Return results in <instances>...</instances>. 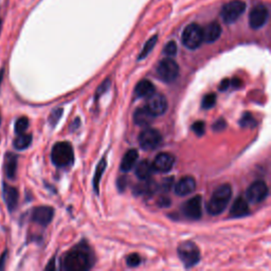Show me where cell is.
<instances>
[{
	"mask_svg": "<svg viewBox=\"0 0 271 271\" xmlns=\"http://www.w3.org/2000/svg\"><path fill=\"white\" fill-rule=\"evenodd\" d=\"M93 253L86 244H80L71 249L65 256L64 267L70 271H83L92 267Z\"/></svg>",
	"mask_w": 271,
	"mask_h": 271,
	"instance_id": "cell-1",
	"label": "cell"
},
{
	"mask_svg": "<svg viewBox=\"0 0 271 271\" xmlns=\"http://www.w3.org/2000/svg\"><path fill=\"white\" fill-rule=\"evenodd\" d=\"M232 195V189L229 184H223L214 191L207 204V211L211 215H219L228 207Z\"/></svg>",
	"mask_w": 271,
	"mask_h": 271,
	"instance_id": "cell-2",
	"label": "cell"
},
{
	"mask_svg": "<svg viewBox=\"0 0 271 271\" xmlns=\"http://www.w3.org/2000/svg\"><path fill=\"white\" fill-rule=\"evenodd\" d=\"M51 159L53 164L59 167H66L71 165L75 160L72 146L68 142H59L52 149Z\"/></svg>",
	"mask_w": 271,
	"mask_h": 271,
	"instance_id": "cell-3",
	"label": "cell"
},
{
	"mask_svg": "<svg viewBox=\"0 0 271 271\" xmlns=\"http://www.w3.org/2000/svg\"><path fill=\"white\" fill-rule=\"evenodd\" d=\"M204 41L203 28L197 23H191L185 28L182 33V44L190 50L201 47Z\"/></svg>",
	"mask_w": 271,
	"mask_h": 271,
	"instance_id": "cell-4",
	"label": "cell"
},
{
	"mask_svg": "<svg viewBox=\"0 0 271 271\" xmlns=\"http://www.w3.org/2000/svg\"><path fill=\"white\" fill-rule=\"evenodd\" d=\"M178 256L185 267H193L201 260V252L192 241H184L178 247Z\"/></svg>",
	"mask_w": 271,
	"mask_h": 271,
	"instance_id": "cell-5",
	"label": "cell"
},
{
	"mask_svg": "<svg viewBox=\"0 0 271 271\" xmlns=\"http://www.w3.org/2000/svg\"><path fill=\"white\" fill-rule=\"evenodd\" d=\"M246 10V4L241 0H232L221 9V18L226 23L235 22Z\"/></svg>",
	"mask_w": 271,
	"mask_h": 271,
	"instance_id": "cell-6",
	"label": "cell"
},
{
	"mask_svg": "<svg viewBox=\"0 0 271 271\" xmlns=\"http://www.w3.org/2000/svg\"><path fill=\"white\" fill-rule=\"evenodd\" d=\"M157 75L163 82L172 83L178 78L179 66L174 60L165 59L161 61L157 67Z\"/></svg>",
	"mask_w": 271,
	"mask_h": 271,
	"instance_id": "cell-7",
	"label": "cell"
},
{
	"mask_svg": "<svg viewBox=\"0 0 271 271\" xmlns=\"http://www.w3.org/2000/svg\"><path fill=\"white\" fill-rule=\"evenodd\" d=\"M161 134L154 128H145L139 136V144L142 150L154 151L161 144Z\"/></svg>",
	"mask_w": 271,
	"mask_h": 271,
	"instance_id": "cell-8",
	"label": "cell"
},
{
	"mask_svg": "<svg viewBox=\"0 0 271 271\" xmlns=\"http://www.w3.org/2000/svg\"><path fill=\"white\" fill-rule=\"evenodd\" d=\"M269 11L265 5H255L249 13V24L252 29H260L267 22Z\"/></svg>",
	"mask_w": 271,
	"mask_h": 271,
	"instance_id": "cell-9",
	"label": "cell"
},
{
	"mask_svg": "<svg viewBox=\"0 0 271 271\" xmlns=\"http://www.w3.org/2000/svg\"><path fill=\"white\" fill-rule=\"evenodd\" d=\"M269 193L267 184L264 181H255L248 188L246 197L252 204H260L267 198Z\"/></svg>",
	"mask_w": 271,
	"mask_h": 271,
	"instance_id": "cell-10",
	"label": "cell"
},
{
	"mask_svg": "<svg viewBox=\"0 0 271 271\" xmlns=\"http://www.w3.org/2000/svg\"><path fill=\"white\" fill-rule=\"evenodd\" d=\"M182 212L185 216L193 220L201 219L203 216V199L201 196H195L185 202L182 206Z\"/></svg>",
	"mask_w": 271,
	"mask_h": 271,
	"instance_id": "cell-11",
	"label": "cell"
},
{
	"mask_svg": "<svg viewBox=\"0 0 271 271\" xmlns=\"http://www.w3.org/2000/svg\"><path fill=\"white\" fill-rule=\"evenodd\" d=\"M147 97L149 98H147L146 107L155 117L161 116L163 113H165L167 109V100L163 94L153 93Z\"/></svg>",
	"mask_w": 271,
	"mask_h": 271,
	"instance_id": "cell-12",
	"label": "cell"
},
{
	"mask_svg": "<svg viewBox=\"0 0 271 271\" xmlns=\"http://www.w3.org/2000/svg\"><path fill=\"white\" fill-rule=\"evenodd\" d=\"M175 164V158L167 153H161L156 157L153 161V169L157 173H167L173 168Z\"/></svg>",
	"mask_w": 271,
	"mask_h": 271,
	"instance_id": "cell-13",
	"label": "cell"
},
{
	"mask_svg": "<svg viewBox=\"0 0 271 271\" xmlns=\"http://www.w3.org/2000/svg\"><path fill=\"white\" fill-rule=\"evenodd\" d=\"M54 216V210L51 207H37L33 210L32 219L40 226H48Z\"/></svg>",
	"mask_w": 271,
	"mask_h": 271,
	"instance_id": "cell-14",
	"label": "cell"
},
{
	"mask_svg": "<svg viewBox=\"0 0 271 271\" xmlns=\"http://www.w3.org/2000/svg\"><path fill=\"white\" fill-rule=\"evenodd\" d=\"M196 189V181L193 177L187 176L181 178L175 185V193L178 196H187Z\"/></svg>",
	"mask_w": 271,
	"mask_h": 271,
	"instance_id": "cell-15",
	"label": "cell"
},
{
	"mask_svg": "<svg viewBox=\"0 0 271 271\" xmlns=\"http://www.w3.org/2000/svg\"><path fill=\"white\" fill-rule=\"evenodd\" d=\"M155 116L147 107H140L134 113V122L140 127H149L154 122Z\"/></svg>",
	"mask_w": 271,
	"mask_h": 271,
	"instance_id": "cell-16",
	"label": "cell"
},
{
	"mask_svg": "<svg viewBox=\"0 0 271 271\" xmlns=\"http://www.w3.org/2000/svg\"><path fill=\"white\" fill-rule=\"evenodd\" d=\"M221 35V27L218 22H211L209 23L205 29H203V36L204 41L211 44V42L216 41Z\"/></svg>",
	"mask_w": 271,
	"mask_h": 271,
	"instance_id": "cell-17",
	"label": "cell"
},
{
	"mask_svg": "<svg viewBox=\"0 0 271 271\" xmlns=\"http://www.w3.org/2000/svg\"><path fill=\"white\" fill-rule=\"evenodd\" d=\"M4 198L7 204L8 209L12 212L16 209L18 204V191L11 187V185L5 183L4 184Z\"/></svg>",
	"mask_w": 271,
	"mask_h": 271,
	"instance_id": "cell-18",
	"label": "cell"
},
{
	"mask_svg": "<svg viewBox=\"0 0 271 271\" xmlns=\"http://www.w3.org/2000/svg\"><path fill=\"white\" fill-rule=\"evenodd\" d=\"M232 217H244L249 214V205L245 198L238 197L232 205L230 210Z\"/></svg>",
	"mask_w": 271,
	"mask_h": 271,
	"instance_id": "cell-19",
	"label": "cell"
},
{
	"mask_svg": "<svg viewBox=\"0 0 271 271\" xmlns=\"http://www.w3.org/2000/svg\"><path fill=\"white\" fill-rule=\"evenodd\" d=\"M138 158H139V154L136 150H130L128 152H126L121 161L120 169L124 173L130 172V170H132L137 164Z\"/></svg>",
	"mask_w": 271,
	"mask_h": 271,
	"instance_id": "cell-20",
	"label": "cell"
},
{
	"mask_svg": "<svg viewBox=\"0 0 271 271\" xmlns=\"http://www.w3.org/2000/svg\"><path fill=\"white\" fill-rule=\"evenodd\" d=\"M17 169V156L8 153L5 157V173L9 179H14Z\"/></svg>",
	"mask_w": 271,
	"mask_h": 271,
	"instance_id": "cell-21",
	"label": "cell"
},
{
	"mask_svg": "<svg viewBox=\"0 0 271 271\" xmlns=\"http://www.w3.org/2000/svg\"><path fill=\"white\" fill-rule=\"evenodd\" d=\"M135 174L140 180H147L152 176L154 169L150 161L143 160L135 165Z\"/></svg>",
	"mask_w": 271,
	"mask_h": 271,
	"instance_id": "cell-22",
	"label": "cell"
},
{
	"mask_svg": "<svg viewBox=\"0 0 271 271\" xmlns=\"http://www.w3.org/2000/svg\"><path fill=\"white\" fill-rule=\"evenodd\" d=\"M155 92V86L149 80H142L135 88V95L137 97H147Z\"/></svg>",
	"mask_w": 271,
	"mask_h": 271,
	"instance_id": "cell-23",
	"label": "cell"
},
{
	"mask_svg": "<svg viewBox=\"0 0 271 271\" xmlns=\"http://www.w3.org/2000/svg\"><path fill=\"white\" fill-rule=\"evenodd\" d=\"M144 182L137 185V188L135 190V193L138 195H153L157 190H158V185H157L154 181H149L143 180Z\"/></svg>",
	"mask_w": 271,
	"mask_h": 271,
	"instance_id": "cell-24",
	"label": "cell"
},
{
	"mask_svg": "<svg viewBox=\"0 0 271 271\" xmlns=\"http://www.w3.org/2000/svg\"><path fill=\"white\" fill-rule=\"evenodd\" d=\"M32 143V136L27 134H20L18 135L15 140H14V147L17 151H23L29 147Z\"/></svg>",
	"mask_w": 271,
	"mask_h": 271,
	"instance_id": "cell-25",
	"label": "cell"
},
{
	"mask_svg": "<svg viewBox=\"0 0 271 271\" xmlns=\"http://www.w3.org/2000/svg\"><path fill=\"white\" fill-rule=\"evenodd\" d=\"M106 168V160L102 159L100 161L98 165L96 166V170H95V175L93 178V188L95 190L96 193H98V187H100V181H101L102 175L104 174V170Z\"/></svg>",
	"mask_w": 271,
	"mask_h": 271,
	"instance_id": "cell-26",
	"label": "cell"
},
{
	"mask_svg": "<svg viewBox=\"0 0 271 271\" xmlns=\"http://www.w3.org/2000/svg\"><path fill=\"white\" fill-rule=\"evenodd\" d=\"M157 38H158V36L155 35V36L151 37V38H150V39L146 41V44L144 45L143 49H142V51H141V53H140V55H139V61H141V60L145 59L146 56H147V55L151 53V51H153L154 47L156 46Z\"/></svg>",
	"mask_w": 271,
	"mask_h": 271,
	"instance_id": "cell-27",
	"label": "cell"
},
{
	"mask_svg": "<svg viewBox=\"0 0 271 271\" xmlns=\"http://www.w3.org/2000/svg\"><path fill=\"white\" fill-rule=\"evenodd\" d=\"M28 127H29V120L26 117H21L15 123V133L17 135L23 134L28 130Z\"/></svg>",
	"mask_w": 271,
	"mask_h": 271,
	"instance_id": "cell-28",
	"label": "cell"
},
{
	"mask_svg": "<svg viewBox=\"0 0 271 271\" xmlns=\"http://www.w3.org/2000/svg\"><path fill=\"white\" fill-rule=\"evenodd\" d=\"M239 124H240L241 127H246V128L251 127L252 128V127L255 126L256 123H255V119L252 117L251 113L247 112V113H245L244 116L241 117V119L239 121Z\"/></svg>",
	"mask_w": 271,
	"mask_h": 271,
	"instance_id": "cell-29",
	"label": "cell"
},
{
	"mask_svg": "<svg viewBox=\"0 0 271 271\" xmlns=\"http://www.w3.org/2000/svg\"><path fill=\"white\" fill-rule=\"evenodd\" d=\"M215 103H216V95L214 93H209L204 97L202 106L204 109H210V108L214 107Z\"/></svg>",
	"mask_w": 271,
	"mask_h": 271,
	"instance_id": "cell-30",
	"label": "cell"
},
{
	"mask_svg": "<svg viewBox=\"0 0 271 271\" xmlns=\"http://www.w3.org/2000/svg\"><path fill=\"white\" fill-rule=\"evenodd\" d=\"M192 130L198 137H201L206 133V125L203 121H197L192 125Z\"/></svg>",
	"mask_w": 271,
	"mask_h": 271,
	"instance_id": "cell-31",
	"label": "cell"
},
{
	"mask_svg": "<svg viewBox=\"0 0 271 271\" xmlns=\"http://www.w3.org/2000/svg\"><path fill=\"white\" fill-rule=\"evenodd\" d=\"M164 54L167 56H174L177 54V45L175 41H169L164 47Z\"/></svg>",
	"mask_w": 271,
	"mask_h": 271,
	"instance_id": "cell-32",
	"label": "cell"
},
{
	"mask_svg": "<svg viewBox=\"0 0 271 271\" xmlns=\"http://www.w3.org/2000/svg\"><path fill=\"white\" fill-rule=\"evenodd\" d=\"M140 263H141V258L137 253H132L126 259V264H127V266H130V267H137L140 265Z\"/></svg>",
	"mask_w": 271,
	"mask_h": 271,
	"instance_id": "cell-33",
	"label": "cell"
},
{
	"mask_svg": "<svg viewBox=\"0 0 271 271\" xmlns=\"http://www.w3.org/2000/svg\"><path fill=\"white\" fill-rule=\"evenodd\" d=\"M173 183H174V179L173 177H166L165 179H163V181L160 183V185L158 187V189H160L163 192H168L170 189L173 187Z\"/></svg>",
	"mask_w": 271,
	"mask_h": 271,
	"instance_id": "cell-34",
	"label": "cell"
},
{
	"mask_svg": "<svg viewBox=\"0 0 271 271\" xmlns=\"http://www.w3.org/2000/svg\"><path fill=\"white\" fill-rule=\"evenodd\" d=\"M62 115H63V109L60 108V109H55V110H53L52 113L50 115V118H49V122H50V124H51L52 126H54L56 123L59 122V120H60V118L62 117Z\"/></svg>",
	"mask_w": 271,
	"mask_h": 271,
	"instance_id": "cell-35",
	"label": "cell"
},
{
	"mask_svg": "<svg viewBox=\"0 0 271 271\" xmlns=\"http://www.w3.org/2000/svg\"><path fill=\"white\" fill-rule=\"evenodd\" d=\"M226 126H227L226 121L223 120V119H219V120H217L215 123L213 124V130L216 131V132H220V131L225 130Z\"/></svg>",
	"mask_w": 271,
	"mask_h": 271,
	"instance_id": "cell-36",
	"label": "cell"
},
{
	"mask_svg": "<svg viewBox=\"0 0 271 271\" xmlns=\"http://www.w3.org/2000/svg\"><path fill=\"white\" fill-rule=\"evenodd\" d=\"M109 80H106L104 83H102L101 84V86H100V88L97 89V91H96V97L100 95V94H103L107 89H108V87H109Z\"/></svg>",
	"mask_w": 271,
	"mask_h": 271,
	"instance_id": "cell-37",
	"label": "cell"
},
{
	"mask_svg": "<svg viewBox=\"0 0 271 271\" xmlns=\"http://www.w3.org/2000/svg\"><path fill=\"white\" fill-rule=\"evenodd\" d=\"M230 86H231V81L229 79H225V80L221 81V83L219 85V90L220 91H226Z\"/></svg>",
	"mask_w": 271,
	"mask_h": 271,
	"instance_id": "cell-38",
	"label": "cell"
},
{
	"mask_svg": "<svg viewBox=\"0 0 271 271\" xmlns=\"http://www.w3.org/2000/svg\"><path fill=\"white\" fill-rule=\"evenodd\" d=\"M158 205H159L160 207H162V208H164V207H168V206L170 205V201H169L168 198H166V197H161V198L159 199Z\"/></svg>",
	"mask_w": 271,
	"mask_h": 271,
	"instance_id": "cell-39",
	"label": "cell"
},
{
	"mask_svg": "<svg viewBox=\"0 0 271 271\" xmlns=\"http://www.w3.org/2000/svg\"><path fill=\"white\" fill-rule=\"evenodd\" d=\"M7 256H8V251H5V252L3 253V255L0 256V270L5 269V264H6Z\"/></svg>",
	"mask_w": 271,
	"mask_h": 271,
	"instance_id": "cell-40",
	"label": "cell"
},
{
	"mask_svg": "<svg viewBox=\"0 0 271 271\" xmlns=\"http://www.w3.org/2000/svg\"><path fill=\"white\" fill-rule=\"evenodd\" d=\"M126 185V178L125 177H121L119 180H118V188L120 189V191H123L124 187Z\"/></svg>",
	"mask_w": 271,
	"mask_h": 271,
	"instance_id": "cell-41",
	"label": "cell"
},
{
	"mask_svg": "<svg viewBox=\"0 0 271 271\" xmlns=\"http://www.w3.org/2000/svg\"><path fill=\"white\" fill-rule=\"evenodd\" d=\"M240 84H241V82H240V80H238V79H234L233 81H231V86L239 87V86H240Z\"/></svg>",
	"mask_w": 271,
	"mask_h": 271,
	"instance_id": "cell-42",
	"label": "cell"
},
{
	"mask_svg": "<svg viewBox=\"0 0 271 271\" xmlns=\"http://www.w3.org/2000/svg\"><path fill=\"white\" fill-rule=\"evenodd\" d=\"M4 76H5V69H0V86H2V83L4 81Z\"/></svg>",
	"mask_w": 271,
	"mask_h": 271,
	"instance_id": "cell-43",
	"label": "cell"
},
{
	"mask_svg": "<svg viewBox=\"0 0 271 271\" xmlns=\"http://www.w3.org/2000/svg\"><path fill=\"white\" fill-rule=\"evenodd\" d=\"M46 269H47V270H49V269H52V270L55 269V267H54V260H52V261L50 262V264L46 267Z\"/></svg>",
	"mask_w": 271,
	"mask_h": 271,
	"instance_id": "cell-44",
	"label": "cell"
},
{
	"mask_svg": "<svg viewBox=\"0 0 271 271\" xmlns=\"http://www.w3.org/2000/svg\"><path fill=\"white\" fill-rule=\"evenodd\" d=\"M2 28H3V22L0 20V32H2Z\"/></svg>",
	"mask_w": 271,
	"mask_h": 271,
	"instance_id": "cell-45",
	"label": "cell"
}]
</instances>
